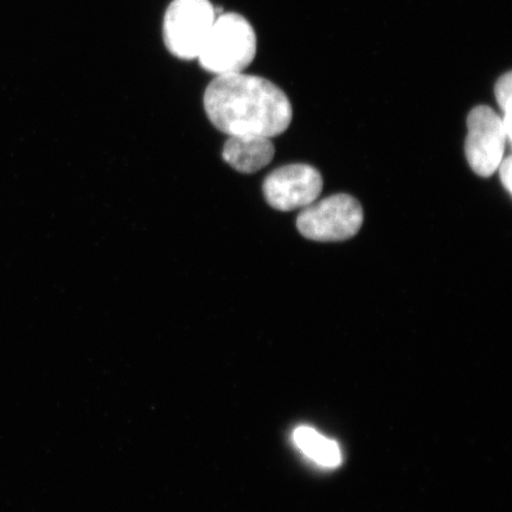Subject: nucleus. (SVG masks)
Wrapping results in <instances>:
<instances>
[{
	"mask_svg": "<svg viewBox=\"0 0 512 512\" xmlns=\"http://www.w3.org/2000/svg\"><path fill=\"white\" fill-rule=\"evenodd\" d=\"M210 123L227 136L254 134L274 138L290 127L293 110L283 89L261 76L219 75L204 92Z\"/></svg>",
	"mask_w": 512,
	"mask_h": 512,
	"instance_id": "nucleus-1",
	"label": "nucleus"
},
{
	"mask_svg": "<svg viewBox=\"0 0 512 512\" xmlns=\"http://www.w3.org/2000/svg\"><path fill=\"white\" fill-rule=\"evenodd\" d=\"M256 50L258 40L252 24L236 12H228L216 17L197 60L216 76L243 73L254 61Z\"/></svg>",
	"mask_w": 512,
	"mask_h": 512,
	"instance_id": "nucleus-2",
	"label": "nucleus"
},
{
	"mask_svg": "<svg viewBox=\"0 0 512 512\" xmlns=\"http://www.w3.org/2000/svg\"><path fill=\"white\" fill-rule=\"evenodd\" d=\"M363 221L362 204L348 194H337L304 208L297 228L307 240L341 242L354 238Z\"/></svg>",
	"mask_w": 512,
	"mask_h": 512,
	"instance_id": "nucleus-3",
	"label": "nucleus"
},
{
	"mask_svg": "<svg viewBox=\"0 0 512 512\" xmlns=\"http://www.w3.org/2000/svg\"><path fill=\"white\" fill-rule=\"evenodd\" d=\"M216 17L210 0H172L163 22L166 48L178 59H197Z\"/></svg>",
	"mask_w": 512,
	"mask_h": 512,
	"instance_id": "nucleus-4",
	"label": "nucleus"
},
{
	"mask_svg": "<svg viewBox=\"0 0 512 512\" xmlns=\"http://www.w3.org/2000/svg\"><path fill=\"white\" fill-rule=\"evenodd\" d=\"M465 156L476 175L489 178L495 174L510 144L503 119L491 107L480 105L467 115Z\"/></svg>",
	"mask_w": 512,
	"mask_h": 512,
	"instance_id": "nucleus-5",
	"label": "nucleus"
},
{
	"mask_svg": "<svg viewBox=\"0 0 512 512\" xmlns=\"http://www.w3.org/2000/svg\"><path fill=\"white\" fill-rule=\"evenodd\" d=\"M323 177L307 164H290L274 170L265 179L262 190L273 209L293 211L304 209L322 194Z\"/></svg>",
	"mask_w": 512,
	"mask_h": 512,
	"instance_id": "nucleus-6",
	"label": "nucleus"
},
{
	"mask_svg": "<svg viewBox=\"0 0 512 512\" xmlns=\"http://www.w3.org/2000/svg\"><path fill=\"white\" fill-rule=\"evenodd\" d=\"M275 155L271 138L239 134L229 136L223 146L222 158L241 174L251 175L270 164Z\"/></svg>",
	"mask_w": 512,
	"mask_h": 512,
	"instance_id": "nucleus-7",
	"label": "nucleus"
},
{
	"mask_svg": "<svg viewBox=\"0 0 512 512\" xmlns=\"http://www.w3.org/2000/svg\"><path fill=\"white\" fill-rule=\"evenodd\" d=\"M293 440L307 457L320 465L335 467L342 462V453L335 441L326 439L310 427H298Z\"/></svg>",
	"mask_w": 512,
	"mask_h": 512,
	"instance_id": "nucleus-8",
	"label": "nucleus"
},
{
	"mask_svg": "<svg viewBox=\"0 0 512 512\" xmlns=\"http://www.w3.org/2000/svg\"><path fill=\"white\" fill-rule=\"evenodd\" d=\"M512 74L508 72L498 79L495 86V95L499 108L503 114V124L507 137L511 143L512 138V119H511V105H512Z\"/></svg>",
	"mask_w": 512,
	"mask_h": 512,
	"instance_id": "nucleus-9",
	"label": "nucleus"
},
{
	"mask_svg": "<svg viewBox=\"0 0 512 512\" xmlns=\"http://www.w3.org/2000/svg\"><path fill=\"white\" fill-rule=\"evenodd\" d=\"M497 171L499 174V178H501L503 187L511 195V192H512V159L510 156H508L507 158H503L501 164H499V166H498Z\"/></svg>",
	"mask_w": 512,
	"mask_h": 512,
	"instance_id": "nucleus-10",
	"label": "nucleus"
}]
</instances>
